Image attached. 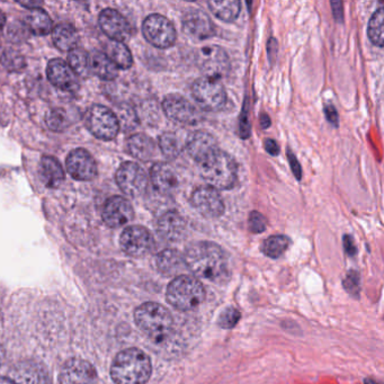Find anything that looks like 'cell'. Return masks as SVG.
I'll list each match as a JSON object with an SVG mask.
<instances>
[{
	"label": "cell",
	"instance_id": "6da1fadb",
	"mask_svg": "<svg viewBox=\"0 0 384 384\" xmlns=\"http://www.w3.org/2000/svg\"><path fill=\"white\" fill-rule=\"evenodd\" d=\"M184 258L186 266L202 279L218 281L227 274V256L216 243L210 241L191 243Z\"/></svg>",
	"mask_w": 384,
	"mask_h": 384
},
{
	"label": "cell",
	"instance_id": "7a4b0ae2",
	"mask_svg": "<svg viewBox=\"0 0 384 384\" xmlns=\"http://www.w3.org/2000/svg\"><path fill=\"white\" fill-rule=\"evenodd\" d=\"M151 372L149 356L138 349L122 351L111 366L112 380L115 384H146Z\"/></svg>",
	"mask_w": 384,
	"mask_h": 384
},
{
	"label": "cell",
	"instance_id": "3957f363",
	"mask_svg": "<svg viewBox=\"0 0 384 384\" xmlns=\"http://www.w3.org/2000/svg\"><path fill=\"white\" fill-rule=\"evenodd\" d=\"M134 320L136 326L156 343L166 340L174 326L172 313L156 302H146L136 308Z\"/></svg>",
	"mask_w": 384,
	"mask_h": 384
},
{
	"label": "cell",
	"instance_id": "277c9868",
	"mask_svg": "<svg viewBox=\"0 0 384 384\" xmlns=\"http://www.w3.org/2000/svg\"><path fill=\"white\" fill-rule=\"evenodd\" d=\"M201 176L211 187L230 190L237 182L238 167L235 159L219 149L199 163Z\"/></svg>",
	"mask_w": 384,
	"mask_h": 384
},
{
	"label": "cell",
	"instance_id": "5b68a950",
	"mask_svg": "<svg viewBox=\"0 0 384 384\" xmlns=\"http://www.w3.org/2000/svg\"><path fill=\"white\" fill-rule=\"evenodd\" d=\"M205 290L202 283L191 275H180L167 289V301L175 309L190 311L202 303Z\"/></svg>",
	"mask_w": 384,
	"mask_h": 384
},
{
	"label": "cell",
	"instance_id": "8992f818",
	"mask_svg": "<svg viewBox=\"0 0 384 384\" xmlns=\"http://www.w3.org/2000/svg\"><path fill=\"white\" fill-rule=\"evenodd\" d=\"M194 100L207 112L220 111L227 103V93L219 79L199 78L192 87Z\"/></svg>",
	"mask_w": 384,
	"mask_h": 384
},
{
	"label": "cell",
	"instance_id": "52a82bcc",
	"mask_svg": "<svg viewBox=\"0 0 384 384\" xmlns=\"http://www.w3.org/2000/svg\"><path fill=\"white\" fill-rule=\"evenodd\" d=\"M86 125L89 132L103 141L113 140L120 130L117 114L102 105L89 108L86 114Z\"/></svg>",
	"mask_w": 384,
	"mask_h": 384
},
{
	"label": "cell",
	"instance_id": "ba28073f",
	"mask_svg": "<svg viewBox=\"0 0 384 384\" xmlns=\"http://www.w3.org/2000/svg\"><path fill=\"white\" fill-rule=\"evenodd\" d=\"M195 64L204 74V77L213 79L227 76L231 66L227 52L218 45L201 47L195 53Z\"/></svg>",
	"mask_w": 384,
	"mask_h": 384
},
{
	"label": "cell",
	"instance_id": "9c48e42d",
	"mask_svg": "<svg viewBox=\"0 0 384 384\" xmlns=\"http://www.w3.org/2000/svg\"><path fill=\"white\" fill-rule=\"evenodd\" d=\"M142 33L150 45L159 49H168L178 40V33L173 23L159 14L150 15L144 20Z\"/></svg>",
	"mask_w": 384,
	"mask_h": 384
},
{
	"label": "cell",
	"instance_id": "30bf717a",
	"mask_svg": "<svg viewBox=\"0 0 384 384\" xmlns=\"http://www.w3.org/2000/svg\"><path fill=\"white\" fill-rule=\"evenodd\" d=\"M117 182L121 191L127 197H139L144 195L149 185L147 174L138 163H122L117 173Z\"/></svg>",
	"mask_w": 384,
	"mask_h": 384
},
{
	"label": "cell",
	"instance_id": "8fae6325",
	"mask_svg": "<svg viewBox=\"0 0 384 384\" xmlns=\"http://www.w3.org/2000/svg\"><path fill=\"white\" fill-rule=\"evenodd\" d=\"M120 245L122 250L131 257H144L155 248V239L146 228L132 226L122 233Z\"/></svg>",
	"mask_w": 384,
	"mask_h": 384
},
{
	"label": "cell",
	"instance_id": "7c38bea8",
	"mask_svg": "<svg viewBox=\"0 0 384 384\" xmlns=\"http://www.w3.org/2000/svg\"><path fill=\"white\" fill-rule=\"evenodd\" d=\"M60 384H98L94 365L83 359H70L62 365L59 374Z\"/></svg>",
	"mask_w": 384,
	"mask_h": 384
},
{
	"label": "cell",
	"instance_id": "4fadbf2b",
	"mask_svg": "<svg viewBox=\"0 0 384 384\" xmlns=\"http://www.w3.org/2000/svg\"><path fill=\"white\" fill-rule=\"evenodd\" d=\"M163 110L169 119L180 124H197L201 120V114L195 106L178 94H170L165 97Z\"/></svg>",
	"mask_w": 384,
	"mask_h": 384
},
{
	"label": "cell",
	"instance_id": "5bb4252c",
	"mask_svg": "<svg viewBox=\"0 0 384 384\" xmlns=\"http://www.w3.org/2000/svg\"><path fill=\"white\" fill-rule=\"evenodd\" d=\"M192 204L205 218H219L224 212V202L218 190L211 186H199L192 194Z\"/></svg>",
	"mask_w": 384,
	"mask_h": 384
},
{
	"label": "cell",
	"instance_id": "9a60e30c",
	"mask_svg": "<svg viewBox=\"0 0 384 384\" xmlns=\"http://www.w3.org/2000/svg\"><path fill=\"white\" fill-rule=\"evenodd\" d=\"M182 30L194 41H204L216 34V26L204 11L191 8L182 17Z\"/></svg>",
	"mask_w": 384,
	"mask_h": 384
},
{
	"label": "cell",
	"instance_id": "2e32d148",
	"mask_svg": "<svg viewBox=\"0 0 384 384\" xmlns=\"http://www.w3.org/2000/svg\"><path fill=\"white\" fill-rule=\"evenodd\" d=\"M66 170L71 178L83 182L93 180L97 176V165L93 156L87 150L75 149L66 157Z\"/></svg>",
	"mask_w": 384,
	"mask_h": 384
},
{
	"label": "cell",
	"instance_id": "e0dca14e",
	"mask_svg": "<svg viewBox=\"0 0 384 384\" xmlns=\"http://www.w3.org/2000/svg\"><path fill=\"white\" fill-rule=\"evenodd\" d=\"M100 28L111 41L123 42L130 39L132 28L121 13L115 9L106 8L100 14Z\"/></svg>",
	"mask_w": 384,
	"mask_h": 384
},
{
	"label": "cell",
	"instance_id": "ac0fdd59",
	"mask_svg": "<svg viewBox=\"0 0 384 384\" xmlns=\"http://www.w3.org/2000/svg\"><path fill=\"white\" fill-rule=\"evenodd\" d=\"M133 216L132 204L122 197L108 199L102 212L103 221L111 228L123 227L132 220Z\"/></svg>",
	"mask_w": 384,
	"mask_h": 384
},
{
	"label": "cell",
	"instance_id": "d6986e66",
	"mask_svg": "<svg viewBox=\"0 0 384 384\" xmlns=\"http://www.w3.org/2000/svg\"><path fill=\"white\" fill-rule=\"evenodd\" d=\"M9 374L16 384H51L45 366L30 359L17 363Z\"/></svg>",
	"mask_w": 384,
	"mask_h": 384
},
{
	"label": "cell",
	"instance_id": "ffe728a7",
	"mask_svg": "<svg viewBox=\"0 0 384 384\" xmlns=\"http://www.w3.org/2000/svg\"><path fill=\"white\" fill-rule=\"evenodd\" d=\"M47 75L53 86H56L60 91L72 93L77 91L79 86V79L76 72L70 68L66 61L61 59H53L49 62Z\"/></svg>",
	"mask_w": 384,
	"mask_h": 384
},
{
	"label": "cell",
	"instance_id": "44dd1931",
	"mask_svg": "<svg viewBox=\"0 0 384 384\" xmlns=\"http://www.w3.org/2000/svg\"><path fill=\"white\" fill-rule=\"evenodd\" d=\"M152 186L163 197H172L178 192L180 180L169 163H158L153 165L150 172Z\"/></svg>",
	"mask_w": 384,
	"mask_h": 384
},
{
	"label": "cell",
	"instance_id": "7402d4cb",
	"mask_svg": "<svg viewBox=\"0 0 384 384\" xmlns=\"http://www.w3.org/2000/svg\"><path fill=\"white\" fill-rule=\"evenodd\" d=\"M218 150L216 139L206 131H197L186 142V151L199 165Z\"/></svg>",
	"mask_w": 384,
	"mask_h": 384
},
{
	"label": "cell",
	"instance_id": "603a6c76",
	"mask_svg": "<svg viewBox=\"0 0 384 384\" xmlns=\"http://www.w3.org/2000/svg\"><path fill=\"white\" fill-rule=\"evenodd\" d=\"M186 221L176 211H168L158 219L157 231L163 239L176 243L186 235Z\"/></svg>",
	"mask_w": 384,
	"mask_h": 384
},
{
	"label": "cell",
	"instance_id": "cb8c5ba5",
	"mask_svg": "<svg viewBox=\"0 0 384 384\" xmlns=\"http://www.w3.org/2000/svg\"><path fill=\"white\" fill-rule=\"evenodd\" d=\"M156 264L158 271L167 277L178 275L187 267L184 256L175 249H166L159 252L156 258Z\"/></svg>",
	"mask_w": 384,
	"mask_h": 384
},
{
	"label": "cell",
	"instance_id": "d4e9b609",
	"mask_svg": "<svg viewBox=\"0 0 384 384\" xmlns=\"http://www.w3.org/2000/svg\"><path fill=\"white\" fill-rule=\"evenodd\" d=\"M40 178L47 187L58 188L64 182V172L56 158L45 156L40 161Z\"/></svg>",
	"mask_w": 384,
	"mask_h": 384
},
{
	"label": "cell",
	"instance_id": "484cf974",
	"mask_svg": "<svg viewBox=\"0 0 384 384\" xmlns=\"http://www.w3.org/2000/svg\"><path fill=\"white\" fill-rule=\"evenodd\" d=\"M89 71L103 81H113L119 76L117 66L107 58L105 53L93 51L88 54Z\"/></svg>",
	"mask_w": 384,
	"mask_h": 384
},
{
	"label": "cell",
	"instance_id": "4316f807",
	"mask_svg": "<svg viewBox=\"0 0 384 384\" xmlns=\"http://www.w3.org/2000/svg\"><path fill=\"white\" fill-rule=\"evenodd\" d=\"M127 149L138 161H149L156 155V144L146 134H134L127 140Z\"/></svg>",
	"mask_w": 384,
	"mask_h": 384
},
{
	"label": "cell",
	"instance_id": "83f0119b",
	"mask_svg": "<svg viewBox=\"0 0 384 384\" xmlns=\"http://www.w3.org/2000/svg\"><path fill=\"white\" fill-rule=\"evenodd\" d=\"M53 42L61 51H72L77 49L78 37L77 30L74 26L66 23H61L53 30Z\"/></svg>",
	"mask_w": 384,
	"mask_h": 384
},
{
	"label": "cell",
	"instance_id": "f1b7e54d",
	"mask_svg": "<svg viewBox=\"0 0 384 384\" xmlns=\"http://www.w3.org/2000/svg\"><path fill=\"white\" fill-rule=\"evenodd\" d=\"M105 54L117 66V69H129L132 66V54L129 47L122 42H108L105 45Z\"/></svg>",
	"mask_w": 384,
	"mask_h": 384
},
{
	"label": "cell",
	"instance_id": "f546056e",
	"mask_svg": "<svg viewBox=\"0 0 384 384\" xmlns=\"http://www.w3.org/2000/svg\"><path fill=\"white\" fill-rule=\"evenodd\" d=\"M25 25L34 35L45 36L52 30V21L43 9H34L26 16Z\"/></svg>",
	"mask_w": 384,
	"mask_h": 384
},
{
	"label": "cell",
	"instance_id": "4dcf8cb0",
	"mask_svg": "<svg viewBox=\"0 0 384 384\" xmlns=\"http://www.w3.org/2000/svg\"><path fill=\"white\" fill-rule=\"evenodd\" d=\"M209 7L214 16L224 22H233L239 16L241 4L238 0H212L209 1Z\"/></svg>",
	"mask_w": 384,
	"mask_h": 384
},
{
	"label": "cell",
	"instance_id": "1f68e13d",
	"mask_svg": "<svg viewBox=\"0 0 384 384\" xmlns=\"http://www.w3.org/2000/svg\"><path fill=\"white\" fill-rule=\"evenodd\" d=\"M383 23L384 9L379 8L371 17L368 28V37L376 47H382L384 45Z\"/></svg>",
	"mask_w": 384,
	"mask_h": 384
},
{
	"label": "cell",
	"instance_id": "d6a6232c",
	"mask_svg": "<svg viewBox=\"0 0 384 384\" xmlns=\"http://www.w3.org/2000/svg\"><path fill=\"white\" fill-rule=\"evenodd\" d=\"M290 239L285 235H272L264 241L263 252L271 258H279L288 250Z\"/></svg>",
	"mask_w": 384,
	"mask_h": 384
},
{
	"label": "cell",
	"instance_id": "836d02e7",
	"mask_svg": "<svg viewBox=\"0 0 384 384\" xmlns=\"http://www.w3.org/2000/svg\"><path fill=\"white\" fill-rule=\"evenodd\" d=\"M159 148L165 157L168 159H175L180 155L182 152V146H180V139L173 132L163 133L159 138Z\"/></svg>",
	"mask_w": 384,
	"mask_h": 384
},
{
	"label": "cell",
	"instance_id": "e575fe53",
	"mask_svg": "<svg viewBox=\"0 0 384 384\" xmlns=\"http://www.w3.org/2000/svg\"><path fill=\"white\" fill-rule=\"evenodd\" d=\"M68 61H69L68 64L76 72V75L86 77L91 72L89 71L88 53L83 49H75V50L70 51Z\"/></svg>",
	"mask_w": 384,
	"mask_h": 384
},
{
	"label": "cell",
	"instance_id": "d590c367",
	"mask_svg": "<svg viewBox=\"0 0 384 384\" xmlns=\"http://www.w3.org/2000/svg\"><path fill=\"white\" fill-rule=\"evenodd\" d=\"M47 124L49 129L56 132H62L69 127V117L66 112L61 108H54L50 113L47 114Z\"/></svg>",
	"mask_w": 384,
	"mask_h": 384
},
{
	"label": "cell",
	"instance_id": "8d00e7d4",
	"mask_svg": "<svg viewBox=\"0 0 384 384\" xmlns=\"http://www.w3.org/2000/svg\"><path fill=\"white\" fill-rule=\"evenodd\" d=\"M1 64H4L6 69L11 72H18L25 68V59L17 51L6 50L1 56Z\"/></svg>",
	"mask_w": 384,
	"mask_h": 384
},
{
	"label": "cell",
	"instance_id": "74e56055",
	"mask_svg": "<svg viewBox=\"0 0 384 384\" xmlns=\"http://www.w3.org/2000/svg\"><path fill=\"white\" fill-rule=\"evenodd\" d=\"M117 117L120 127H123L124 131L133 130L138 124L136 113L129 105L120 106L119 110H117Z\"/></svg>",
	"mask_w": 384,
	"mask_h": 384
},
{
	"label": "cell",
	"instance_id": "f35d334b",
	"mask_svg": "<svg viewBox=\"0 0 384 384\" xmlns=\"http://www.w3.org/2000/svg\"><path fill=\"white\" fill-rule=\"evenodd\" d=\"M240 320V313L235 308H227L219 317V326L224 329H231Z\"/></svg>",
	"mask_w": 384,
	"mask_h": 384
},
{
	"label": "cell",
	"instance_id": "ab89813d",
	"mask_svg": "<svg viewBox=\"0 0 384 384\" xmlns=\"http://www.w3.org/2000/svg\"><path fill=\"white\" fill-rule=\"evenodd\" d=\"M248 223L249 229H250L252 233H264L266 228H267V219L262 213L257 212V211H252L249 214Z\"/></svg>",
	"mask_w": 384,
	"mask_h": 384
},
{
	"label": "cell",
	"instance_id": "60d3db41",
	"mask_svg": "<svg viewBox=\"0 0 384 384\" xmlns=\"http://www.w3.org/2000/svg\"><path fill=\"white\" fill-rule=\"evenodd\" d=\"M28 30L25 24L23 23L15 22L9 26L8 36L9 39L15 42H22L28 37Z\"/></svg>",
	"mask_w": 384,
	"mask_h": 384
},
{
	"label": "cell",
	"instance_id": "b9f144b4",
	"mask_svg": "<svg viewBox=\"0 0 384 384\" xmlns=\"http://www.w3.org/2000/svg\"><path fill=\"white\" fill-rule=\"evenodd\" d=\"M359 275L356 272L351 271L347 274L345 281H344V286L349 293L353 294V296H357L359 292Z\"/></svg>",
	"mask_w": 384,
	"mask_h": 384
},
{
	"label": "cell",
	"instance_id": "7bdbcfd3",
	"mask_svg": "<svg viewBox=\"0 0 384 384\" xmlns=\"http://www.w3.org/2000/svg\"><path fill=\"white\" fill-rule=\"evenodd\" d=\"M289 161H290V166L292 168V172H293L294 176H296V180H301L302 178V169L301 165L298 163V159H296V156H294L293 152L289 150L288 153Z\"/></svg>",
	"mask_w": 384,
	"mask_h": 384
},
{
	"label": "cell",
	"instance_id": "ee69618b",
	"mask_svg": "<svg viewBox=\"0 0 384 384\" xmlns=\"http://www.w3.org/2000/svg\"><path fill=\"white\" fill-rule=\"evenodd\" d=\"M246 113V110H243L240 121H239V132H240V136L243 139H247L248 136H250V124L247 121Z\"/></svg>",
	"mask_w": 384,
	"mask_h": 384
},
{
	"label": "cell",
	"instance_id": "f6af8a7d",
	"mask_svg": "<svg viewBox=\"0 0 384 384\" xmlns=\"http://www.w3.org/2000/svg\"><path fill=\"white\" fill-rule=\"evenodd\" d=\"M325 113H326L327 120H328L329 123H332L334 127H338L339 124V117H338L337 111L332 104H328V105L325 106Z\"/></svg>",
	"mask_w": 384,
	"mask_h": 384
},
{
	"label": "cell",
	"instance_id": "bcb514c9",
	"mask_svg": "<svg viewBox=\"0 0 384 384\" xmlns=\"http://www.w3.org/2000/svg\"><path fill=\"white\" fill-rule=\"evenodd\" d=\"M344 246H345L346 252L349 256H354L356 254V246H355L354 240L351 235H345L344 238Z\"/></svg>",
	"mask_w": 384,
	"mask_h": 384
},
{
	"label": "cell",
	"instance_id": "7dc6e473",
	"mask_svg": "<svg viewBox=\"0 0 384 384\" xmlns=\"http://www.w3.org/2000/svg\"><path fill=\"white\" fill-rule=\"evenodd\" d=\"M265 149L271 156H277L279 153V144L274 141L273 139L265 140Z\"/></svg>",
	"mask_w": 384,
	"mask_h": 384
},
{
	"label": "cell",
	"instance_id": "c3c4849f",
	"mask_svg": "<svg viewBox=\"0 0 384 384\" xmlns=\"http://www.w3.org/2000/svg\"><path fill=\"white\" fill-rule=\"evenodd\" d=\"M332 9H334V15L336 17V20L342 21L343 20V6L339 1H332Z\"/></svg>",
	"mask_w": 384,
	"mask_h": 384
},
{
	"label": "cell",
	"instance_id": "681fc988",
	"mask_svg": "<svg viewBox=\"0 0 384 384\" xmlns=\"http://www.w3.org/2000/svg\"><path fill=\"white\" fill-rule=\"evenodd\" d=\"M18 4L23 6V7H25V8L34 11V9H39L40 6H42L43 3L42 1H35V0H26V1L21 0V1H18Z\"/></svg>",
	"mask_w": 384,
	"mask_h": 384
},
{
	"label": "cell",
	"instance_id": "f907efd6",
	"mask_svg": "<svg viewBox=\"0 0 384 384\" xmlns=\"http://www.w3.org/2000/svg\"><path fill=\"white\" fill-rule=\"evenodd\" d=\"M260 125L263 129H267V127H271V119L266 114H263L262 117H260Z\"/></svg>",
	"mask_w": 384,
	"mask_h": 384
},
{
	"label": "cell",
	"instance_id": "816d5d0a",
	"mask_svg": "<svg viewBox=\"0 0 384 384\" xmlns=\"http://www.w3.org/2000/svg\"><path fill=\"white\" fill-rule=\"evenodd\" d=\"M0 384H16L11 378H5V376H0Z\"/></svg>",
	"mask_w": 384,
	"mask_h": 384
},
{
	"label": "cell",
	"instance_id": "f5cc1de1",
	"mask_svg": "<svg viewBox=\"0 0 384 384\" xmlns=\"http://www.w3.org/2000/svg\"><path fill=\"white\" fill-rule=\"evenodd\" d=\"M4 361H5V349H4V346L0 343V366L3 365Z\"/></svg>",
	"mask_w": 384,
	"mask_h": 384
},
{
	"label": "cell",
	"instance_id": "db71d44e",
	"mask_svg": "<svg viewBox=\"0 0 384 384\" xmlns=\"http://www.w3.org/2000/svg\"><path fill=\"white\" fill-rule=\"evenodd\" d=\"M6 24V16L4 14L3 11H0V30L5 26Z\"/></svg>",
	"mask_w": 384,
	"mask_h": 384
}]
</instances>
